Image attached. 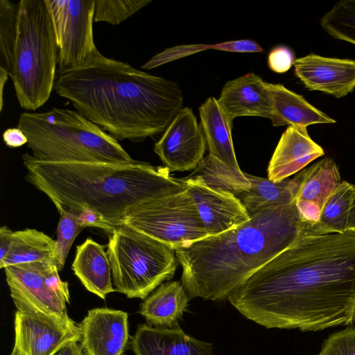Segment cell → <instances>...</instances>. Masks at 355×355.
Returning <instances> with one entry per match:
<instances>
[{
    "label": "cell",
    "instance_id": "3",
    "mask_svg": "<svg viewBox=\"0 0 355 355\" xmlns=\"http://www.w3.org/2000/svg\"><path fill=\"white\" fill-rule=\"evenodd\" d=\"M26 180L44 193L58 212L80 219L98 218L109 233L123 225L130 209L146 200L181 191L180 179L166 166L132 163L52 162L22 155Z\"/></svg>",
    "mask_w": 355,
    "mask_h": 355
},
{
    "label": "cell",
    "instance_id": "27",
    "mask_svg": "<svg viewBox=\"0 0 355 355\" xmlns=\"http://www.w3.org/2000/svg\"><path fill=\"white\" fill-rule=\"evenodd\" d=\"M200 176L209 187L228 192L235 196L247 191L250 183L245 173L208 154L189 176Z\"/></svg>",
    "mask_w": 355,
    "mask_h": 355
},
{
    "label": "cell",
    "instance_id": "14",
    "mask_svg": "<svg viewBox=\"0 0 355 355\" xmlns=\"http://www.w3.org/2000/svg\"><path fill=\"white\" fill-rule=\"evenodd\" d=\"M295 75L311 91L340 98L355 89V60L311 53L295 60Z\"/></svg>",
    "mask_w": 355,
    "mask_h": 355
},
{
    "label": "cell",
    "instance_id": "7",
    "mask_svg": "<svg viewBox=\"0 0 355 355\" xmlns=\"http://www.w3.org/2000/svg\"><path fill=\"white\" fill-rule=\"evenodd\" d=\"M107 234V252L116 291L144 300L173 277L179 263L170 246L125 225Z\"/></svg>",
    "mask_w": 355,
    "mask_h": 355
},
{
    "label": "cell",
    "instance_id": "29",
    "mask_svg": "<svg viewBox=\"0 0 355 355\" xmlns=\"http://www.w3.org/2000/svg\"><path fill=\"white\" fill-rule=\"evenodd\" d=\"M322 28L335 39L355 44V0H342L325 13Z\"/></svg>",
    "mask_w": 355,
    "mask_h": 355
},
{
    "label": "cell",
    "instance_id": "32",
    "mask_svg": "<svg viewBox=\"0 0 355 355\" xmlns=\"http://www.w3.org/2000/svg\"><path fill=\"white\" fill-rule=\"evenodd\" d=\"M57 227L56 266L62 270L69 250L78 234L85 227L80 218L67 211H60Z\"/></svg>",
    "mask_w": 355,
    "mask_h": 355
},
{
    "label": "cell",
    "instance_id": "33",
    "mask_svg": "<svg viewBox=\"0 0 355 355\" xmlns=\"http://www.w3.org/2000/svg\"><path fill=\"white\" fill-rule=\"evenodd\" d=\"M318 355H355V327H347L330 335Z\"/></svg>",
    "mask_w": 355,
    "mask_h": 355
},
{
    "label": "cell",
    "instance_id": "10",
    "mask_svg": "<svg viewBox=\"0 0 355 355\" xmlns=\"http://www.w3.org/2000/svg\"><path fill=\"white\" fill-rule=\"evenodd\" d=\"M59 49L58 71L84 64L98 50L94 39L95 0H45Z\"/></svg>",
    "mask_w": 355,
    "mask_h": 355
},
{
    "label": "cell",
    "instance_id": "30",
    "mask_svg": "<svg viewBox=\"0 0 355 355\" xmlns=\"http://www.w3.org/2000/svg\"><path fill=\"white\" fill-rule=\"evenodd\" d=\"M18 3L0 0V67L10 76L17 32Z\"/></svg>",
    "mask_w": 355,
    "mask_h": 355
},
{
    "label": "cell",
    "instance_id": "19",
    "mask_svg": "<svg viewBox=\"0 0 355 355\" xmlns=\"http://www.w3.org/2000/svg\"><path fill=\"white\" fill-rule=\"evenodd\" d=\"M71 268L85 288L100 298L116 291L107 252L91 238L76 247Z\"/></svg>",
    "mask_w": 355,
    "mask_h": 355
},
{
    "label": "cell",
    "instance_id": "31",
    "mask_svg": "<svg viewBox=\"0 0 355 355\" xmlns=\"http://www.w3.org/2000/svg\"><path fill=\"white\" fill-rule=\"evenodd\" d=\"M150 2L151 0H95L94 22L119 24Z\"/></svg>",
    "mask_w": 355,
    "mask_h": 355
},
{
    "label": "cell",
    "instance_id": "38",
    "mask_svg": "<svg viewBox=\"0 0 355 355\" xmlns=\"http://www.w3.org/2000/svg\"><path fill=\"white\" fill-rule=\"evenodd\" d=\"M347 231L355 234V188L353 193Z\"/></svg>",
    "mask_w": 355,
    "mask_h": 355
},
{
    "label": "cell",
    "instance_id": "22",
    "mask_svg": "<svg viewBox=\"0 0 355 355\" xmlns=\"http://www.w3.org/2000/svg\"><path fill=\"white\" fill-rule=\"evenodd\" d=\"M200 125L209 154L229 166L241 170L236 157L232 138V120L214 97L208 98L200 107Z\"/></svg>",
    "mask_w": 355,
    "mask_h": 355
},
{
    "label": "cell",
    "instance_id": "1",
    "mask_svg": "<svg viewBox=\"0 0 355 355\" xmlns=\"http://www.w3.org/2000/svg\"><path fill=\"white\" fill-rule=\"evenodd\" d=\"M267 329L316 331L351 324L355 234L302 235L227 297Z\"/></svg>",
    "mask_w": 355,
    "mask_h": 355
},
{
    "label": "cell",
    "instance_id": "16",
    "mask_svg": "<svg viewBox=\"0 0 355 355\" xmlns=\"http://www.w3.org/2000/svg\"><path fill=\"white\" fill-rule=\"evenodd\" d=\"M324 155L309 136L306 127L288 125L282 135L268 166V178L281 182Z\"/></svg>",
    "mask_w": 355,
    "mask_h": 355
},
{
    "label": "cell",
    "instance_id": "36",
    "mask_svg": "<svg viewBox=\"0 0 355 355\" xmlns=\"http://www.w3.org/2000/svg\"><path fill=\"white\" fill-rule=\"evenodd\" d=\"M13 232L6 225L0 228V261L6 257L10 250Z\"/></svg>",
    "mask_w": 355,
    "mask_h": 355
},
{
    "label": "cell",
    "instance_id": "9",
    "mask_svg": "<svg viewBox=\"0 0 355 355\" xmlns=\"http://www.w3.org/2000/svg\"><path fill=\"white\" fill-rule=\"evenodd\" d=\"M123 225L175 250L209 236L186 188L140 202L127 212Z\"/></svg>",
    "mask_w": 355,
    "mask_h": 355
},
{
    "label": "cell",
    "instance_id": "41",
    "mask_svg": "<svg viewBox=\"0 0 355 355\" xmlns=\"http://www.w3.org/2000/svg\"><path fill=\"white\" fill-rule=\"evenodd\" d=\"M352 320L355 322V306L353 311V316H352Z\"/></svg>",
    "mask_w": 355,
    "mask_h": 355
},
{
    "label": "cell",
    "instance_id": "20",
    "mask_svg": "<svg viewBox=\"0 0 355 355\" xmlns=\"http://www.w3.org/2000/svg\"><path fill=\"white\" fill-rule=\"evenodd\" d=\"M272 101L270 120L273 126L306 127L312 124L334 123L336 120L310 104L302 96L281 84L266 83Z\"/></svg>",
    "mask_w": 355,
    "mask_h": 355
},
{
    "label": "cell",
    "instance_id": "40",
    "mask_svg": "<svg viewBox=\"0 0 355 355\" xmlns=\"http://www.w3.org/2000/svg\"><path fill=\"white\" fill-rule=\"evenodd\" d=\"M10 355H20V354H19V353L17 351H16L15 349H12V351Z\"/></svg>",
    "mask_w": 355,
    "mask_h": 355
},
{
    "label": "cell",
    "instance_id": "37",
    "mask_svg": "<svg viewBox=\"0 0 355 355\" xmlns=\"http://www.w3.org/2000/svg\"><path fill=\"white\" fill-rule=\"evenodd\" d=\"M78 343L74 342L66 345L54 355H86L83 347Z\"/></svg>",
    "mask_w": 355,
    "mask_h": 355
},
{
    "label": "cell",
    "instance_id": "13",
    "mask_svg": "<svg viewBox=\"0 0 355 355\" xmlns=\"http://www.w3.org/2000/svg\"><path fill=\"white\" fill-rule=\"evenodd\" d=\"M80 344L86 355H123L129 338L128 314L121 310L94 308L78 324Z\"/></svg>",
    "mask_w": 355,
    "mask_h": 355
},
{
    "label": "cell",
    "instance_id": "12",
    "mask_svg": "<svg viewBox=\"0 0 355 355\" xmlns=\"http://www.w3.org/2000/svg\"><path fill=\"white\" fill-rule=\"evenodd\" d=\"M191 195L209 236L234 229L250 216L234 194L207 186L198 175L180 178Z\"/></svg>",
    "mask_w": 355,
    "mask_h": 355
},
{
    "label": "cell",
    "instance_id": "5",
    "mask_svg": "<svg viewBox=\"0 0 355 355\" xmlns=\"http://www.w3.org/2000/svg\"><path fill=\"white\" fill-rule=\"evenodd\" d=\"M17 127L28 139L37 159L52 162H135L118 140L76 110L53 107L43 112H24Z\"/></svg>",
    "mask_w": 355,
    "mask_h": 355
},
{
    "label": "cell",
    "instance_id": "26",
    "mask_svg": "<svg viewBox=\"0 0 355 355\" xmlns=\"http://www.w3.org/2000/svg\"><path fill=\"white\" fill-rule=\"evenodd\" d=\"M355 185L342 180L324 205L318 221L309 235L342 234L347 227Z\"/></svg>",
    "mask_w": 355,
    "mask_h": 355
},
{
    "label": "cell",
    "instance_id": "11",
    "mask_svg": "<svg viewBox=\"0 0 355 355\" xmlns=\"http://www.w3.org/2000/svg\"><path fill=\"white\" fill-rule=\"evenodd\" d=\"M206 139L190 107L182 108L155 143L154 152L170 172L194 170L204 158Z\"/></svg>",
    "mask_w": 355,
    "mask_h": 355
},
{
    "label": "cell",
    "instance_id": "28",
    "mask_svg": "<svg viewBox=\"0 0 355 355\" xmlns=\"http://www.w3.org/2000/svg\"><path fill=\"white\" fill-rule=\"evenodd\" d=\"M206 49H215L236 53H263L264 50L252 40L227 41L214 44H189L173 46L154 55L141 68L151 69L167 62L198 53Z\"/></svg>",
    "mask_w": 355,
    "mask_h": 355
},
{
    "label": "cell",
    "instance_id": "18",
    "mask_svg": "<svg viewBox=\"0 0 355 355\" xmlns=\"http://www.w3.org/2000/svg\"><path fill=\"white\" fill-rule=\"evenodd\" d=\"M13 349L20 355H54L66 345L80 342V331L58 329L16 311Z\"/></svg>",
    "mask_w": 355,
    "mask_h": 355
},
{
    "label": "cell",
    "instance_id": "4",
    "mask_svg": "<svg viewBox=\"0 0 355 355\" xmlns=\"http://www.w3.org/2000/svg\"><path fill=\"white\" fill-rule=\"evenodd\" d=\"M308 232L294 202L263 210L234 229L176 250L181 283L190 300H227Z\"/></svg>",
    "mask_w": 355,
    "mask_h": 355
},
{
    "label": "cell",
    "instance_id": "17",
    "mask_svg": "<svg viewBox=\"0 0 355 355\" xmlns=\"http://www.w3.org/2000/svg\"><path fill=\"white\" fill-rule=\"evenodd\" d=\"M218 102L231 120L239 116L269 119L272 101L266 82L254 73H248L227 82Z\"/></svg>",
    "mask_w": 355,
    "mask_h": 355
},
{
    "label": "cell",
    "instance_id": "24",
    "mask_svg": "<svg viewBox=\"0 0 355 355\" xmlns=\"http://www.w3.org/2000/svg\"><path fill=\"white\" fill-rule=\"evenodd\" d=\"M245 175L250 183L248 190L239 193V198L249 216L269 208L294 202L298 189V180L286 179L273 182L268 178Z\"/></svg>",
    "mask_w": 355,
    "mask_h": 355
},
{
    "label": "cell",
    "instance_id": "6",
    "mask_svg": "<svg viewBox=\"0 0 355 355\" xmlns=\"http://www.w3.org/2000/svg\"><path fill=\"white\" fill-rule=\"evenodd\" d=\"M58 53L45 0L19 1L10 77L22 108L35 111L50 98L56 79Z\"/></svg>",
    "mask_w": 355,
    "mask_h": 355
},
{
    "label": "cell",
    "instance_id": "2",
    "mask_svg": "<svg viewBox=\"0 0 355 355\" xmlns=\"http://www.w3.org/2000/svg\"><path fill=\"white\" fill-rule=\"evenodd\" d=\"M54 89L116 140L133 142L163 133L183 105L176 83L98 50L82 66L57 71Z\"/></svg>",
    "mask_w": 355,
    "mask_h": 355
},
{
    "label": "cell",
    "instance_id": "39",
    "mask_svg": "<svg viewBox=\"0 0 355 355\" xmlns=\"http://www.w3.org/2000/svg\"><path fill=\"white\" fill-rule=\"evenodd\" d=\"M8 76H10L8 72L3 68L0 67V112L2 111L3 106V89Z\"/></svg>",
    "mask_w": 355,
    "mask_h": 355
},
{
    "label": "cell",
    "instance_id": "21",
    "mask_svg": "<svg viewBox=\"0 0 355 355\" xmlns=\"http://www.w3.org/2000/svg\"><path fill=\"white\" fill-rule=\"evenodd\" d=\"M190 300L179 281L162 284L140 304L139 313L147 324L171 328L178 325Z\"/></svg>",
    "mask_w": 355,
    "mask_h": 355
},
{
    "label": "cell",
    "instance_id": "25",
    "mask_svg": "<svg viewBox=\"0 0 355 355\" xmlns=\"http://www.w3.org/2000/svg\"><path fill=\"white\" fill-rule=\"evenodd\" d=\"M56 263V241L35 229L14 231L10 250L0 261V268L34 262Z\"/></svg>",
    "mask_w": 355,
    "mask_h": 355
},
{
    "label": "cell",
    "instance_id": "15",
    "mask_svg": "<svg viewBox=\"0 0 355 355\" xmlns=\"http://www.w3.org/2000/svg\"><path fill=\"white\" fill-rule=\"evenodd\" d=\"M130 347L135 355H213L211 343L196 339L178 325L167 328L150 325L137 326Z\"/></svg>",
    "mask_w": 355,
    "mask_h": 355
},
{
    "label": "cell",
    "instance_id": "35",
    "mask_svg": "<svg viewBox=\"0 0 355 355\" xmlns=\"http://www.w3.org/2000/svg\"><path fill=\"white\" fill-rule=\"evenodd\" d=\"M2 138L5 144L10 148H18L28 144L27 137L18 127L6 129Z\"/></svg>",
    "mask_w": 355,
    "mask_h": 355
},
{
    "label": "cell",
    "instance_id": "34",
    "mask_svg": "<svg viewBox=\"0 0 355 355\" xmlns=\"http://www.w3.org/2000/svg\"><path fill=\"white\" fill-rule=\"evenodd\" d=\"M295 62L294 54L291 49L280 45L274 47L268 56V65L274 72L283 73L290 69Z\"/></svg>",
    "mask_w": 355,
    "mask_h": 355
},
{
    "label": "cell",
    "instance_id": "23",
    "mask_svg": "<svg viewBox=\"0 0 355 355\" xmlns=\"http://www.w3.org/2000/svg\"><path fill=\"white\" fill-rule=\"evenodd\" d=\"M295 176L298 180V189L294 203L311 204L321 211L342 182L338 167L330 157L319 160Z\"/></svg>",
    "mask_w": 355,
    "mask_h": 355
},
{
    "label": "cell",
    "instance_id": "8",
    "mask_svg": "<svg viewBox=\"0 0 355 355\" xmlns=\"http://www.w3.org/2000/svg\"><path fill=\"white\" fill-rule=\"evenodd\" d=\"M10 297L17 311L53 327L80 331L68 314V283L54 262H34L3 268Z\"/></svg>",
    "mask_w": 355,
    "mask_h": 355
}]
</instances>
